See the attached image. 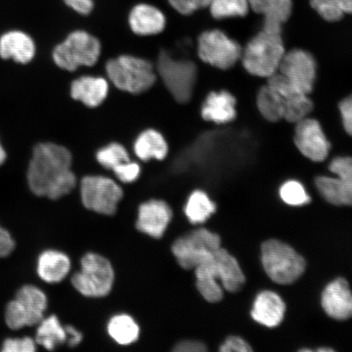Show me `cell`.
Listing matches in <instances>:
<instances>
[{"label": "cell", "instance_id": "1", "mask_svg": "<svg viewBox=\"0 0 352 352\" xmlns=\"http://www.w3.org/2000/svg\"><path fill=\"white\" fill-rule=\"evenodd\" d=\"M72 162V153L63 145L52 142L35 145L26 175L30 191L50 200L69 195L77 186Z\"/></svg>", "mask_w": 352, "mask_h": 352}, {"label": "cell", "instance_id": "2", "mask_svg": "<svg viewBox=\"0 0 352 352\" xmlns=\"http://www.w3.org/2000/svg\"><path fill=\"white\" fill-rule=\"evenodd\" d=\"M285 54L281 34L262 30L242 51L241 59L250 74L268 78L278 72Z\"/></svg>", "mask_w": 352, "mask_h": 352}, {"label": "cell", "instance_id": "3", "mask_svg": "<svg viewBox=\"0 0 352 352\" xmlns=\"http://www.w3.org/2000/svg\"><path fill=\"white\" fill-rule=\"evenodd\" d=\"M105 70L109 80L118 89L134 95L148 90L157 78L151 63L129 55L109 60Z\"/></svg>", "mask_w": 352, "mask_h": 352}, {"label": "cell", "instance_id": "4", "mask_svg": "<svg viewBox=\"0 0 352 352\" xmlns=\"http://www.w3.org/2000/svg\"><path fill=\"white\" fill-rule=\"evenodd\" d=\"M261 252L264 270L275 283L292 284L305 271V259L283 241H266L262 245Z\"/></svg>", "mask_w": 352, "mask_h": 352}, {"label": "cell", "instance_id": "5", "mask_svg": "<svg viewBox=\"0 0 352 352\" xmlns=\"http://www.w3.org/2000/svg\"><path fill=\"white\" fill-rule=\"evenodd\" d=\"M101 54L99 39L85 30L70 33L54 47L52 59L57 67L74 72L81 66H94Z\"/></svg>", "mask_w": 352, "mask_h": 352}, {"label": "cell", "instance_id": "6", "mask_svg": "<svg viewBox=\"0 0 352 352\" xmlns=\"http://www.w3.org/2000/svg\"><path fill=\"white\" fill-rule=\"evenodd\" d=\"M116 279L109 259L96 253H87L81 259V270L72 283L79 294L87 298H103L111 292Z\"/></svg>", "mask_w": 352, "mask_h": 352}, {"label": "cell", "instance_id": "7", "mask_svg": "<svg viewBox=\"0 0 352 352\" xmlns=\"http://www.w3.org/2000/svg\"><path fill=\"white\" fill-rule=\"evenodd\" d=\"M47 308L45 293L37 286L26 285L8 303L4 320L7 327L12 330L34 327L43 319Z\"/></svg>", "mask_w": 352, "mask_h": 352}, {"label": "cell", "instance_id": "8", "mask_svg": "<svg viewBox=\"0 0 352 352\" xmlns=\"http://www.w3.org/2000/svg\"><path fill=\"white\" fill-rule=\"evenodd\" d=\"M157 70L173 98L179 104L189 102L196 85V65L190 60L175 59L162 51L158 56Z\"/></svg>", "mask_w": 352, "mask_h": 352}, {"label": "cell", "instance_id": "9", "mask_svg": "<svg viewBox=\"0 0 352 352\" xmlns=\"http://www.w3.org/2000/svg\"><path fill=\"white\" fill-rule=\"evenodd\" d=\"M220 248V236L201 228L179 237L174 242L171 250L179 266L190 270L210 261Z\"/></svg>", "mask_w": 352, "mask_h": 352}, {"label": "cell", "instance_id": "10", "mask_svg": "<svg viewBox=\"0 0 352 352\" xmlns=\"http://www.w3.org/2000/svg\"><path fill=\"white\" fill-rule=\"evenodd\" d=\"M81 201L95 213L113 215L123 197L122 188L113 179L102 175H87L80 182Z\"/></svg>", "mask_w": 352, "mask_h": 352}, {"label": "cell", "instance_id": "11", "mask_svg": "<svg viewBox=\"0 0 352 352\" xmlns=\"http://www.w3.org/2000/svg\"><path fill=\"white\" fill-rule=\"evenodd\" d=\"M198 56L205 63L220 69L232 67L241 59L239 43L219 30L202 33L197 42Z\"/></svg>", "mask_w": 352, "mask_h": 352}, {"label": "cell", "instance_id": "12", "mask_svg": "<svg viewBox=\"0 0 352 352\" xmlns=\"http://www.w3.org/2000/svg\"><path fill=\"white\" fill-rule=\"evenodd\" d=\"M329 168L337 177L316 178V186L321 196L334 206H352V157H337L330 162Z\"/></svg>", "mask_w": 352, "mask_h": 352}, {"label": "cell", "instance_id": "13", "mask_svg": "<svg viewBox=\"0 0 352 352\" xmlns=\"http://www.w3.org/2000/svg\"><path fill=\"white\" fill-rule=\"evenodd\" d=\"M278 73L298 91L309 95L314 89L316 76V61L309 52L294 50L285 52Z\"/></svg>", "mask_w": 352, "mask_h": 352}, {"label": "cell", "instance_id": "14", "mask_svg": "<svg viewBox=\"0 0 352 352\" xmlns=\"http://www.w3.org/2000/svg\"><path fill=\"white\" fill-rule=\"evenodd\" d=\"M267 85L279 95L283 104V120L297 123L307 118L314 109L312 101L308 95L298 91L280 73L267 78Z\"/></svg>", "mask_w": 352, "mask_h": 352}, {"label": "cell", "instance_id": "15", "mask_svg": "<svg viewBox=\"0 0 352 352\" xmlns=\"http://www.w3.org/2000/svg\"><path fill=\"white\" fill-rule=\"evenodd\" d=\"M296 124L294 142L298 151L312 162H323L328 157L330 145L320 123L305 118Z\"/></svg>", "mask_w": 352, "mask_h": 352}, {"label": "cell", "instance_id": "16", "mask_svg": "<svg viewBox=\"0 0 352 352\" xmlns=\"http://www.w3.org/2000/svg\"><path fill=\"white\" fill-rule=\"evenodd\" d=\"M173 210L166 201L151 200L140 206L136 228L140 232L153 239L164 235L173 219Z\"/></svg>", "mask_w": 352, "mask_h": 352}, {"label": "cell", "instance_id": "17", "mask_svg": "<svg viewBox=\"0 0 352 352\" xmlns=\"http://www.w3.org/2000/svg\"><path fill=\"white\" fill-rule=\"evenodd\" d=\"M321 305L330 318L346 320L352 318V292L347 280L338 278L325 287Z\"/></svg>", "mask_w": 352, "mask_h": 352}, {"label": "cell", "instance_id": "18", "mask_svg": "<svg viewBox=\"0 0 352 352\" xmlns=\"http://www.w3.org/2000/svg\"><path fill=\"white\" fill-rule=\"evenodd\" d=\"M36 55V44L32 36L21 30H10L0 36V58L28 65Z\"/></svg>", "mask_w": 352, "mask_h": 352}, {"label": "cell", "instance_id": "19", "mask_svg": "<svg viewBox=\"0 0 352 352\" xmlns=\"http://www.w3.org/2000/svg\"><path fill=\"white\" fill-rule=\"evenodd\" d=\"M131 32L140 36H152L164 32L166 19L164 12L152 4H136L129 16Z\"/></svg>", "mask_w": 352, "mask_h": 352}, {"label": "cell", "instance_id": "20", "mask_svg": "<svg viewBox=\"0 0 352 352\" xmlns=\"http://www.w3.org/2000/svg\"><path fill=\"white\" fill-rule=\"evenodd\" d=\"M250 8L264 16L263 30L283 32V25L292 13V0H248Z\"/></svg>", "mask_w": 352, "mask_h": 352}, {"label": "cell", "instance_id": "21", "mask_svg": "<svg viewBox=\"0 0 352 352\" xmlns=\"http://www.w3.org/2000/svg\"><path fill=\"white\" fill-rule=\"evenodd\" d=\"M109 94V83L101 77L82 76L76 79L70 86V96L89 108L98 107Z\"/></svg>", "mask_w": 352, "mask_h": 352}, {"label": "cell", "instance_id": "22", "mask_svg": "<svg viewBox=\"0 0 352 352\" xmlns=\"http://www.w3.org/2000/svg\"><path fill=\"white\" fill-rule=\"evenodd\" d=\"M285 305L278 294L272 292H263L255 298L252 318L264 327L274 328L283 320Z\"/></svg>", "mask_w": 352, "mask_h": 352}, {"label": "cell", "instance_id": "23", "mask_svg": "<svg viewBox=\"0 0 352 352\" xmlns=\"http://www.w3.org/2000/svg\"><path fill=\"white\" fill-rule=\"evenodd\" d=\"M36 270L39 278L44 283H60L72 270V261L64 252L47 250L39 255Z\"/></svg>", "mask_w": 352, "mask_h": 352}, {"label": "cell", "instance_id": "24", "mask_svg": "<svg viewBox=\"0 0 352 352\" xmlns=\"http://www.w3.org/2000/svg\"><path fill=\"white\" fill-rule=\"evenodd\" d=\"M236 99L230 92H211L201 108V117L217 124H226L236 118Z\"/></svg>", "mask_w": 352, "mask_h": 352}, {"label": "cell", "instance_id": "25", "mask_svg": "<svg viewBox=\"0 0 352 352\" xmlns=\"http://www.w3.org/2000/svg\"><path fill=\"white\" fill-rule=\"evenodd\" d=\"M214 262L222 287L231 293L239 292L245 283V277L236 259L226 249L220 248L214 253Z\"/></svg>", "mask_w": 352, "mask_h": 352}, {"label": "cell", "instance_id": "26", "mask_svg": "<svg viewBox=\"0 0 352 352\" xmlns=\"http://www.w3.org/2000/svg\"><path fill=\"white\" fill-rule=\"evenodd\" d=\"M196 285L201 296L209 302H218L223 297V288L219 283V276L214 257L195 268Z\"/></svg>", "mask_w": 352, "mask_h": 352}, {"label": "cell", "instance_id": "27", "mask_svg": "<svg viewBox=\"0 0 352 352\" xmlns=\"http://www.w3.org/2000/svg\"><path fill=\"white\" fill-rule=\"evenodd\" d=\"M134 152L143 162L151 160L162 161L168 154L169 147L164 136L160 131L148 129L143 131L136 139Z\"/></svg>", "mask_w": 352, "mask_h": 352}, {"label": "cell", "instance_id": "28", "mask_svg": "<svg viewBox=\"0 0 352 352\" xmlns=\"http://www.w3.org/2000/svg\"><path fill=\"white\" fill-rule=\"evenodd\" d=\"M37 325L34 340L38 346L47 351H54L66 342L65 328L56 316L43 318Z\"/></svg>", "mask_w": 352, "mask_h": 352}, {"label": "cell", "instance_id": "29", "mask_svg": "<svg viewBox=\"0 0 352 352\" xmlns=\"http://www.w3.org/2000/svg\"><path fill=\"white\" fill-rule=\"evenodd\" d=\"M108 333L114 342L129 346L138 340L140 327L133 318L127 314L113 316L108 323Z\"/></svg>", "mask_w": 352, "mask_h": 352}, {"label": "cell", "instance_id": "30", "mask_svg": "<svg viewBox=\"0 0 352 352\" xmlns=\"http://www.w3.org/2000/svg\"><path fill=\"white\" fill-rule=\"evenodd\" d=\"M215 211H217V205L202 190L193 191L188 197L184 206V213L188 221L195 226L208 221Z\"/></svg>", "mask_w": 352, "mask_h": 352}, {"label": "cell", "instance_id": "31", "mask_svg": "<svg viewBox=\"0 0 352 352\" xmlns=\"http://www.w3.org/2000/svg\"><path fill=\"white\" fill-rule=\"evenodd\" d=\"M257 107L267 121L276 122L283 120V104L280 96L267 85L261 88L257 96Z\"/></svg>", "mask_w": 352, "mask_h": 352}, {"label": "cell", "instance_id": "32", "mask_svg": "<svg viewBox=\"0 0 352 352\" xmlns=\"http://www.w3.org/2000/svg\"><path fill=\"white\" fill-rule=\"evenodd\" d=\"M208 8L211 16L218 20L245 16L250 10L248 0H213Z\"/></svg>", "mask_w": 352, "mask_h": 352}, {"label": "cell", "instance_id": "33", "mask_svg": "<svg viewBox=\"0 0 352 352\" xmlns=\"http://www.w3.org/2000/svg\"><path fill=\"white\" fill-rule=\"evenodd\" d=\"M96 160L108 170H113L118 165L131 161L129 152L118 143H111L100 149L96 153Z\"/></svg>", "mask_w": 352, "mask_h": 352}, {"label": "cell", "instance_id": "34", "mask_svg": "<svg viewBox=\"0 0 352 352\" xmlns=\"http://www.w3.org/2000/svg\"><path fill=\"white\" fill-rule=\"evenodd\" d=\"M280 195L281 199L290 206H302L309 204L311 201L305 187L296 180L285 182L280 187Z\"/></svg>", "mask_w": 352, "mask_h": 352}, {"label": "cell", "instance_id": "35", "mask_svg": "<svg viewBox=\"0 0 352 352\" xmlns=\"http://www.w3.org/2000/svg\"><path fill=\"white\" fill-rule=\"evenodd\" d=\"M311 6L325 21L336 22L340 21L344 13L333 0H311Z\"/></svg>", "mask_w": 352, "mask_h": 352}, {"label": "cell", "instance_id": "36", "mask_svg": "<svg viewBox=\"0 0 352 352\" xmlns=\"http://www.w3.org/2000/svg\"><path fill=\"white\" fill-rule=\"evenodd\" d=\"M37 343L30 337L7 338L2 344L3 352H34Z\"/></svg>", "mask_w": 352, "mask_h": 352}, {"label": "cell", "instance_id": "37", "mask_svg": "<svg viewBox=\"0 0 352 352\" xmlns=\"http://www.w3.org/2000/svg\"><path fill=\"white\" fill-rule=\"evenodd\" d=\"M112 170L121 182L130 184L139 178L140 166L136 162L129 161L118 165Z\"/></svg>", "mask_w": 352, "mask_h": 352}, {"label": "cell", "instance_id": "38", "mask_svg": "<svg viewBox=\"0 0 352 352\" xmlns=\"http://www.w3.org/2000/svg\"><path fill=\"white\" fill-rule=\"evenodd\" d=\"M174 10L184 16H189L201 10L200 0H167Z\"/></svg>", "mask_w": 352, "mask_h": 352}, {"label": "cell", "instance_id": "39", "mask_svg": "<svg viewBox=\"0 0 352 352\" xmlns=\"http://www.w3.org/2000/svg\"><path fill=\"white\" fill-rule=\"evenodd\" d=\"M219 351L222 352H250L253 350L243 338L231 336L228 337L226 342L220 346Z\"/></svg>", "mask_w": 352, "mask_h": 352}, {"label": "cell", "instance_id": "40", "mask_svg": "<svg viewBox=\"0 0 352 352\" xmlns=\"http://www.w3.org/2000/svg\"><path fill=\"white\" fill-rule=\"evenodd\" d=\"M15 248V241L11 233L0 226V258L10 256Z\"/></svg>", "mask_w": 352, "mask_h": 352}, {"label": "cell", "instance_id": "41", "mask_svg": "<svg viewBox=\"0 0 352 352\" xmlns=\"http://www.w3.org/2000/svg\"><path fill=\"white\" fill-rule=\"evenodd\" d=\"M66 6L79 15H90L95 8L94 0H63Z\"/></svg>", "mask_w": 352, "mask_h": 352}, {"label": "cell", "instance_id": "42", "mask_svg": "<svg viewBox=\"0 0 352 352\" xmlns=\"http://www.w3.org/2000/svg\"><path fill=\"white\" fill-rule=\"evenodd\" d=\"M340 109L343 126L346 133L352 136V95L342 101Z\"/></svg>", "mask_w": 352, "mask_h": 352}, {"label": "cell", "instance_id": "43", "mask_svg": "<svg viewBox=\"0 0 352 352\" xmlns=\"http://www.w3.org/2000/svg\"><path fill=\"white\" fill-rule=\"evenodd\" d=\"M175 352H205L208 351L204 342L197 340H182L174 346Z\"/></svg>", "mask_w": 352, "mask_h": 352}, {"label": "cell", "instance_id": "44", "mask_svg": "<svg viewBox=\"0 0 352 352\" xmlns=\"http://www.w3.org/2000/svg\"><path fill=\"white\" fill-rule=\"evenodd\" d=\"M66 342H68V345L70 347L77 346L80 344L82 341V334L76 328L72 327V325H67L65 327Z\"/></svg>", "mask_w": 352, "mask_h": 352}, {"label": "cell", "instance_id": "45", "mask_svg": "<svg viewBox=\"0 0 352 352\" xmlns=\"http://www.w3.org/2000/svg\"><path fill=\"white\" fill-rule=\"evenodd\" d=\"M334 3L340 8L341 11L346 14L352 13V0H333Z\"/></svg>", "mask_w": 352, "mask_h": 352}, {"label": "cell", "instance_id": "46", "mask_svg": "<svg viewBox=\"0 0 352 352\" xmlns=\"http://www.w3.org/2000/svg\"><path fill=\"white\" fill-rule=\"evenodd\" d=\"M7 160V153L6 148L3 147L1 142H0V166L4 164Z\"/></svg>", "mask_w": 352, "mask_h": 352}, {"label": "cell", "instance_id": "47", "mask_svg": "<svg viewBox=\"0 0 352 352\" xmlns=\"http://www.w3.org/2000/svg\"><path fill=\"white\" fill-rule=\"evenodd\" d=\"M213 0H200L201 8H208L210 3Z\"/></svg>", "mask_w": 352, "mask_h": 352}, {"label": "cell", "instance_id": "48", "mask_svg": "<svg viewBox=\"0 0 352 352\" xmlns=\"http://www.w3.org/2000/svg\"><path fill=\"white\" fill-rule=\"evenodd\" d=\"M319 352H328V351H333L331 349H320L318 350Z\"/></svg>", "mask_w": 352, "mask_h": 352}]
</instances>
